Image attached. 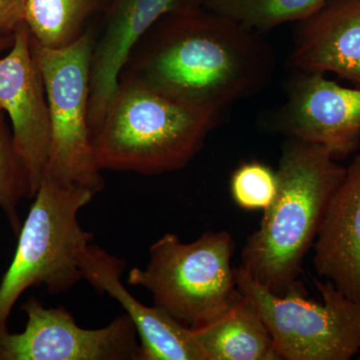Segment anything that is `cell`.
<instances>
[{"mask_svg": "<svg viewBox=\"0 0 360 360\" xmlns=\"http://www.w3.org/2000/svg\"><path fill=\"white\" fill-rule=\"evenodd\" d=\"M290 61L302 72H333L360 85V0H328L302 21Z\"/></svg>", "mask_w": 360, "mask_h": 360, "instance_id": "obj_14", "label": "cell"}, {"mask_svg": "<svg viewBox=\"0 0 360 360\" xmlns=\"http://www.w3.org/2000/svg\"><path fill=\"white\" fill-rule=\"evenodd\" d=\"M0 108L11 124L33 198L49 165L51 129L44 80L25 22L14 33L13 46L0 58Z\"/></svg>", "mask_w": 360, "mask_h": 360, "instance_id": "obj_9", "label": "cell"}, {"mask_svg": "<svg viewBox=\"0 0 360 360\" xmlns=\"http://www.w3.org/2000/svg\"><path fill=\"white\" fill-rule=\"evenodd\" d=\"M274 122L281 134L321 144L335 160H345L360 148V89L302 72L288 84Z\"/></svg>", "mask_w": 360, "mask_h": 360, "instance_id": "obj_10", "label": "cell"}, {"mask_svg": "<svg viewBox=\"0 0 360 360\" xmlns=\"http://www.w3.org/2000/svg\"><path fill=\"white\" fill-rule=\"evenodd\" d=\"M219 115L120 80L92 137L97 165L143 175L176 172L200 153Z\"/></svg>", "mask_w": 360, "mask_h": 360, "instance_id": "obj_3", "label": "cell"}, {"mask_svg": "<svg viewBox=\"0 0 360 360\" xmlns=\"http://www.w3.org/2000/svg\"><path fill=\"white\" fill-rule=\"evenodd\" d=\"M98 0H27L25 22L37 44L63 49L86 32Z\"/></svg>", "mask_w": 360, "mask_h": 360, "instance_id": "obj_16", "label": "cell"}, {"mask_svg": "<svg viewBox=\"0 0 360 360\" xmlns=\"http://www.w3.org/2000/svg\"><path fill=\"white\" fill-rule=\"evenodd\" d=\"M236 285L255 305L281 359L349 360L360 352V302L330 281L314 279L322 302L307 297L303 285L278 295L234 267Z\"/></svg>", "mask_w": 360, "mask_h": 360, "instance_id": "obj_6", "label": "cell"}, {"mask_svg": "<svg viewBox=\"0 0 360 360\" xmlns=\"http://www.w3.org/2000/svg\"><path fill=\"white\" fill-rule=\"evenodd\" d=\"M345 172L321 144L291 137L284 144L276 198L241 252V266L272 292L302 285L303 262Z\"/></svg>", "mask_w": 360, "mask_h": 360, "instance_id": "obj_2", "label": "cell"}, {"mask_svg": "<svg viewBox=\"0 0 360 360\" xmlns=\"http://www.w3.org/2000/svg\"><path fill=\"white\" fill-rule=\"evenodd\" d=\"M234 246L226 231H206L189 243L165 233L149 248L146 269L130 270L129 283L148 290L155 307L174 319L198 326L225 311L239 295Z\"/></svg>", "mask_w": 360, "mask_h": 360, "instance_id": "obj_5", "label": "cell"}, {"mask_svg": "<svg viewBox=\"0 0 360 360\" xmlns=\"http://www.w3.org/2000/svg\"><path fill=\"white\" fill-rule=\"evenodd\" d=\"M328 0H205L201 6L255 32L311 18Z\"/></svg>", "mask_w": 360, "mask_h": 360, "instance_id": "obj_17", "label": "cell"}, {"mask_svg": "<svg viewBox=\"0 0 360 360\" xmlns=\"http://www.w3.org/2000/svg\"><path fill=\"white\" fill-rule=\"evenodd\" d=\"M205 0H186V6H200Z\"/></svg>", "mask_w": 360, "mask_h": 360, "instance_id": "obj_22", "label": "cell"}, {"mask_svg": "<svg viewBox=\"0 0 360 360\" xmlns=\"http://www.w3.org/2000/svg\"><path fill=\"white\" fill-rule=\"evenodd\" d=\"M191 330L205 360L281 359L264 319L240 291L229 309Z\"/></svg>", "mask_w": 360, "mask_h": 360, "instance_id": "obj_15", "label": "cell"}, {"mask_svg": "<svg viewBox=\"0 0 360 360\" xmlns=\"http://www.w3.org/2000/svg\"><path fill=\"white\" fill-rule=\"evenodd\" d=\"M274 70V51L257 32L205 6H182L142 37L120 80L220 113L264 89Z\"/></svg>", "mask_w": 360, "mask_h": 360, "instance_id": "obj_1", "label": "cell"}, {"mask_svg": "<svg viewBox=\"0 0 360 360\" xmlns=\"http://www.w3.org/2000/svg\"><path fill=\"white\" fill-rule=\"evenodd\" d=\"M359 359H360V357H359Z\"/></svg>", "mask_w": 360, "mask_h": 360, "instance_id": "obj_23", "label": "cell"}, {"mask_svg": "<svg viewBox=\"0 0 360 360\" xmlns=\"http://www.w3.org/2000/svg\"><path fill=\"white\" fill-rule=\"evenodd\" d=\"M231 191L239 207L266 210L276 195V172L259 161L243 163L232 174Z\"/></svg>", "mask_w": 360, "mask_h": 360, "instance_id": "obj_19", "label": "cell"}, {"mask_svg": "<svg viewBox=\"0 0 360 360\" xmlns=\"http://www.w3.org/2000/svg\"><path fill=\"white\" fill-rule=\"evenodd\" d=\"M94 32L63 49H47L32 37L44 77L51 117V150L45 174L68 184L103 191L89 129L90 72Z\"/></svg>", "mask_w": 360, "mask_h": 360, "instance_id": "obj_7", "label": "cell"}, {"mask_svg": "<svg viewBox=\"0 0 360 360\" xmlns=\"http://www.w3.org/2000/svg\"><path fill=\"white\" fill-rule=\"evenodd\" d=\"M94 195L89 188L44 175L0 283V324H7L28 288L45 286L51 295H60L84 279L82 258L94 236L82 229L78 214Z\"/></svg>", "mask_w": 360, "mask_h": 360, "instance_id": "obj_4", "label": "cell"}, {"mask_svg": "<svg viewBox=\"0 0 360 360\" xmlns=\"http://www.w3.org/2000/svg\"><path fill=\"white\" fill-rule=\"evenodd\" d=\"M14 41V35L13 37H4V39H0V53H2L4 51H8L11 46H13Z\"/></svg>", "mask_w": 360, "mask_h": 360, "instance_id": "obj_21", "label": "cell"}, {"mask_svg": "<svg viewBox=\"0 0 360 360\" xmlns=\"http://www.w3.org/2000/svg\"><path fill=\"white\" fill-rule=\"evenodd\" d=\"M314 251L316 274L360 302V153L331 198Z\"/></svg>", "mask_w": 360, "mask_h": 360, "instance_id": "obj_13", "label": "cell"}, {"mask_svg": "<svg viewBox=\"0 0 360 360\" xmlns=\"http://www.w3.org/2000/svg\"><path fill=\"white\" fill-rule=\"evenodd\" d=\"M186 0H112L103 32L94 34L90 72L89 129L91 139L101 127L120 77L134 47L165 14Z\"/></svg>", "mask_w": 360, "mask_h": 360, "instance_id": "obj_11", "label": "cell"}, {"mask_svg": "<svg viewBox=\"0 0 360 360\" xmlns=\"http://www.w3.org/2000/svg\"><path fill=\"white\" fill-rule=\"evenodd\" d=\"M27 0H0V39L13 37L21 23L25 22Z\"/></svg>", "mask_w": 360, "mask_h": 360, "instance_id": "obj_20", "label": "cell"}, {"mask_svg": "<svg viewBox=\"0 0 360 360\" xmlns=\"http://www.w3.org/2000/svg\"><path fill=\"white\" fill-rule=\"evenodd\" d=\"M125 264L96 245H90L82 262L84 279L97 293H108L122 304L134 322L141 360H205L188 326L160 307H149L136 300L122 283Z\"/></svg>", "mask_w": 360, "mask_h": 360, "instance_id": "obj_12", "label": "cell"}, {"mask_svg": "<svg viewBox=\"0 0 360 360\" xmlns=\"http://www.w3.org/2000/svg\"><path fill=\"white\" fill-rule=\"evenodd\" d=\"M22 310V333L0 324V360H141L139 333L127 314L103 328L84 329L65 307L47 309L35 297Z\"/></svg>", "mask_w": 360, "mask_h": 360, "instance_id": "obj_8", "label": "cell"}, {"mask_svg": "<svg viewBox=\"0 0 360 360\" xmlns=\"http://www.w3.org/2000/svg\"><path fill=\"white\" fill-rule=\"evenodd\" d=\"M22 198H32L30 182L14 146L11 124L0 108V208L18 236L22 226L18 215Z\"/></svg>", "mask_w": 360, "mask_h": 360, "instance_id": "obj_18", "label": "cell"}]
</instances>
